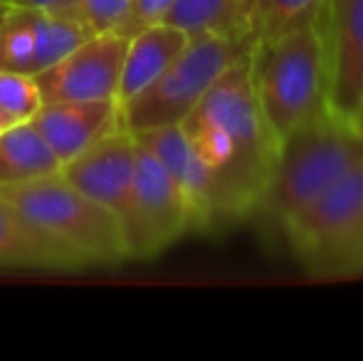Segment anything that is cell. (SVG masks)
<instances>
[{
  "label": "cell",
  "mask_w": 363,
  "mask_h": 361,
  "mask_svg": "<svg viewBox=\"0 0 363 361\" xmlns=\"http://www.w3.org/2000/svg\"><path fill=\"white\" fill-rule=\"evenodd\" d=\"M181 129L213 179L220 223L255 216L272 176L277 146L255 99L250 57L208 89Z\"/></svg>",
  "instance_id": "cell-1"
},
{
  "label": "cell",
  "mask_w": 363,
  "mask_h": 361,
  "mask_svg": "<svg viewBox=\"0 0 363 361\" xmlns=\"http://www.w3.org/2000/svg\"><path fill=\"white\" fill-rule=\"evenodd\" d=\"M0 201L55 257L60 272L126 262L114 213L96 206L57 174L0 186Z\"/></svg>",
  "instance_id": "cell-2"
},
{
  "label": "cell",
  "mask_w": 363,
  "mask_h": 361,
  "mask_svg": "<svg viewBox=\"0 0 363 361\" xmlns=\"http://www.w3.org/2000/svg\"><path fill=\"white\" fill-rule=\"evenodd\" d=\"M250 77L274 146L329 109L331 74L321 13L282 35L257 40L250 52Z\"/></svg>",
  "instance_id": "cell-3"
},
{
  "label": "cell",
  "mask_w": 363,
  "mask_h": 361,
  "mask_svg": "<svg viewBox=\"0 0 363 361\" xmlns=\"http://www.w3.org/2000/svg\"><path fill=\"white\" fill-rule=\"evenodd\" d=\"M363 156L349 116L329 106L277 146V159L255 216L264 231L284 233Z\"/></svg>",
  "instance_id": "cell-4"
},
{
  "label": "cell",
  "mask_w": 363,
  "mask_h": 361,
  "mask_svg": "<svg viewBox=\"0 0 363 361\" xmlns=\"http://www.w3.org/2000/svg\"><path fill=\"white\" fill-rule=\"evenodd\" d=\"M252 48L255 40L233 35L191 38L151 87L121 104V124L131 134L181 124L230 67L250 57Z\"/></svg>",
  "instance_id": "cell-5"
},
{
  "label": "cell",
  "mask_w": 363,
  "mask_h": 361,
  "mask_svg": "<svg viewBox=\"0 0 363 361\" xmlns=\"http://www.w3.org/2000/svg\"><path fill=\"white\" fill-rule=\"evenodd\" d=\"M284 243L316 277L363 272V156L291 223Z\"/></svg>",
  "instance_id": "cell-6"
},
{
  "label": "cell",
  "mask_w": 363,
  "mask_h": 361,
  "mask_svg": "<svg viewBox=\"0 0 363 361\" xmlns=\"http://www.w3.org/2000/svg\"><path fill=\"white\" fill-rule=\"evenodd\" d=\"M136 144V174L119 213V231L129 260H151L193 231V221L168 171L139 139Z\"/></svg>",
  "instance_id": "cell-7"
},
{
  "label": "cell",
  "mask_w": 363,
  "mask_h": 361,
  "mask_svg": "<svg viewBox=\"0 0 363 361\" xmlns=\"http://www.w3.org/2000/svg\"><path fill=\"white\" fill-rule=\"evenodd\" d=\"M129 38L91 33L52 67L35 74L45 101H119V79Z\"/></svg>",
  "instance_id": "cell-8"
},
{
  "label": "cell",
  "mask_w": 363,
  "mask_h": 361,
  "mask_svg": "<svg viewBox=\"0 0 363 361\" xmlns=\"http://www.w3.org/2000/svg\"><path fill=\"white\" fill-rule=\"evenodd\" d=\"M136 136L121 124L74 159L65 161L60 176L82 196L114 213L119 221L136 174Z\"/></svg>",
  "instance_id": "cell-9"
},
{
  "label": "cell",
  "mask_w": 363,
  "mask_h": 361,
  "mask_svg": "<svg viewBox=\"0 0 363 361\" xmlns=\"http://www.w3.org/2000/svg\"><path fill=\"white\" fill-rule=\"evenodd\" d=\"M331 109L351 116L363 101V0H326L321 10Z\"/></svg>",
  "instance_id": "cell-10"
},
{
  "label": "cell",
  "mask_w": 363,
  "mask_h": 361,
  "mask_svg": "<svg viewBox=\"0 0 363 361\" xmlns=\"http://www.w3.org/2000/svg\"><path fill=\"white\" fill-rule=\"evenodd\" d=\"M141 144L158 159V164L168 171V176L186 198L191 213L193 231H213L223 226L218 213V196L211 174L193 151L188 136L183 134L181 124L161 126V129L134 134Z\"/></svg>",
  "instance_id": "cell-11"
},
{
  "label": "cell",
  "mask_w": 363,
  "mask_h": 361,
  "mask_svg": "<svg viewBox=\"0 0 363 361\" xmlns=\"http://www.w3.org/2000/svg\"><path fill=\"white\" fill-rule=\"evenodd\" d=\"M30 124L43 134L60 164L99 141L121 126V104L116 99L101 101H43Z\"/></svg>",
  "instance_id": "cell-12"
},
{
  "label": "cell",
  "mask_w": 363,
  "mask_h": 361,
  "mask_svg": "<svg viewBox=\"0 0 363 361\" xmlns=\"http://www.w3.org/2000/svg\"><path fill=\"white\" fill-rule=\"evenodd\" d=\"M188 35L168 23H156L129 38L119 79V104L151 87L188 45Z\"/></svg>",
  "instance_id": "cell-13"
},
{
  "label": "cell",
  "mask_w": 363,
  "mask_h": 361,
  "mask_svg": "<svg viewBox=\"0 0 363 361\" xmlns=\"http://www.w3.org/2000/svg\"><path fill=\"white\" fill-rule=\"evenodd\" d=\"M163 23L183 30L188 38L233 35L255 40L252 0H176Z\"/></svg>",
  "instance_id": "cell-14"
},
{
  "label": "cell",
  "mask_w": 363,
  "mask_h": 361,
  "mask_svg": "<svg viewBox=\"0 0 363 361\" xmlns=\"http://www.w3.org/2000/svg\"><path fill=\"white\" fill-rule=\"evenodd\" d=\"M60 166L55 151L30 121L0 129V186L52 176Z\"/></svg>",
  "instance_id": "cell-15"
},
{
  "label": "cell",
  "mask_w": 363,
  "mask_h": 361,
  "mask_svg": "<svg viewBox=\"0 0 363 361\" xmlns=\"http://www.w3.org/2000/svg\"><path fill=\"white\" fill-rule=\"evenodd\" d=\"M28 13L33 28V74L52 67L91 35L72 10H28Z\"/></svg>",
  "instance_id": "cell-16"
},
{
  "label": "cell",
  "mask_w": 363,
  "mask_h": 361,
  "mask_svg": "<svg viewBox=\"0 0 363 361\" xmlns=\"http://www.w3.org/2000/svg\"><path fill=\"white\" fill-rule=\"evenodd\" d=\"M0 270L60 272L55 257L35 240L18 216L0 201Z\"/></svg>",
  "instance_id": "cell-17"
},
{
  "label": "cell",
  "mask_w": 363,
  "mask_h": 361,
  "mask_svg": "<svg viewBox=\"0 0 363 361\" xmlns=\"http://www.w3.org/2000/svg\"><path fill=\"white\" fill-rule=\"evenodd\" d=\"M324 3L326 0H252L255 43L309 23L324 10Z\"/></svg>",
  "instance_id": "cell-18"
},
{
  "label": "cell",
  "mask_w": 363,
  "mask_h": 361,
  "mask_svg": "<svg viewBox=\"0 0 363 361\" xmlns=\"http://www.w3.org/2000/svg\"><path fill=\"white\" fill-rule=\"evenodd\" d=\"M43 101V91L35 74L0 70V116L8 121V126L30 121Z\"/></svg>",
  "instance_id": "cell-19"
},
{
  "label": "cell",
  "mask_w": 363,
  "mask_h": 361,
  "mask_svg": "<svg viewBox=\"0 0 363 361\" xmlns=\"http://www.w3.org/2000/svg\"><path fill=\"white\" fill-rule=\"evenodd\" d=\"M72 13L89 33H121L131 13V0H74Z\"/></svg>",
  "instance_id": "cell-20"
},
{
  "label": "cell",
  "mask_w": 363,
  "mask_h": 361,
  "mask_svg": "<svg viewBox=\"0 0 363 361\" xmlns=\"http://www.w3.org/2000/svg\"><path fill=\"white\" fill-rule=\"evenodd\" d=\"M173 5H176V0H131V13L129 20H126L124 35L131 38V35H136L148 25L163 23V18H166Z\"/></svg>",
  "instance_id": "cell-21"
},
{
  "label": "cell",
  "mask_w": 363,
  "mask_h": 361,
  "mask_svg": "<svg viewBox=\"0 0 363 361\" xmlns=\"http://www.w3.org/2000/svg\"><path fill=\"white\" fill-rule=\"evenodd\" d=\"M8 8L28 10H72L74 0H3Z\"/></svg>",
  "instance_id": "cell-22"
},
{
  "label": "cell",
  "mask_w": 363,
  "mask_h": 361,
  "mask_svg": "<svg viewBox=\"0 0 363 361\" xmlns=\"http://www.w3.org/2000/svg\"><path fill=\"white\" fill-rule=\"evenodd\" d=\"M349 121H351V126L356 129V134H359L361 139H363V101L359 104V109H356L354 114L349 116Z\"/></svg>",
  "instance_id": "cell-23"
},
{
  "label": "cell",
  "mask_w": 363,
  "mask_h": 361,
  "mask_svg": "<svg viewBox=\"0 0 363 361\" xmlns=\"http://www.w3.org/2000/svg\"><path fill=\"white\" fill-rule=\"evenodd\" d=\"M8 5L3 3V0H0V28H3V23H5V15H8Z\"/></svg>",
  "instance_id": "cell-24"
},
{
  "label": "cell",
  "mask_w": 363,
  "mask_h": 361,
  "mask_svg": "<svg viewBox=\"0 0 363 361\" xmlns=\"http://www.w3.org/2000/svg\"><path fill=\"white\" fill-rule=\"evenodd\" d=\"M5 126H8V121H5L3 116H0V129H5Z\"/></svg>",
  "instance_id": "cell-25"
}]
</instances>
